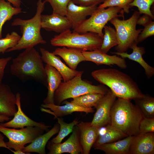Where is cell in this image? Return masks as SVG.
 I'll use <instances>...</instances> for the list:
<instances>
[{"label": "cell", "mask_w": 154, "mask_h": 154, "mask_svg": "<svg viewBox=\"0 0 154 154\" xmlns=\"http://www.w3.org/2000/svg\"><path fill=\"white\" fill-rule=\"evenodd\" d=\"M137 43L135 42L130 48L132 49L131 53L128 54L126 52H112L111 53L120 56L122 58H128L139 64L144 69L145 74L148 78H151L154 74V68L148 64L144 60L142 55L145 52L143 47L138 46Z\"/></svg>", "instance_id": "44dd1931"}, {"label": "cell", "mask_w": 154, "mask_h": 154, "mask_svg": "<svg viewBox=\"0 0 154 154\" xmlns=\"http://www.w3.org/2000/svg\"><path fill=\"white\" fill-rule=\"evenodd\" d=\"M140 133L154 132V117H144L139 125Z\"/></svg>", "instance_id": "d590c367"}, {"label": "cell", "mask_w": 154, "mask_h": 154, "mask_svg": "<svg viewBox=\"0 0 154 154\" xmlns=\"http://www.w3.org/2000/svg\"><path fill=\"white\" fill-rule=\"evenodd\" d=\"M42 28L48 31L60 33L72 28V25L66 16L52 13L50 15H41Z\"/></svg>", "instance_id": "ac0fdd59"}, {"label": "cell", "mask_w": 154, "mask_h": 154, "mask_svg": "<svg viewBox=\"0 0 154 154\" xmlns=\"http://www.w3.org/2000/svg\"><path fill=\"white\" fill-rule=\"evenodd\" d=\"M52 52L61 57L68 67L73 70H76L79 63L86 61L82 51L76 48L62 46L56 48Z\"/></svg>", "instance_id": "cb8c5ba5"}, {"label": "cell", "mask_w": 154, "mask_h": 154, "mask_svg": "<svg viewBox=\"0 0 154 154\" xmlns=\"http://www.w3.org/2000/svg\"><path fill=\"white\" fill-rule=\"evenodd\" d=\"M97 8V5H78L71 1L68 5L65 16L71 23L74 29L86 19L87 16L91 15Z\"/></svg>", "instance_id": "d6986e66"}, {"label": "cell", "mask_w": 154, "mask_h": 154, "mask_svg": "<svg viewBox=\"0 0 154 154\" xmlns=\"http://www.w3.org/2000/svg\"><path fill=\"white\" fill-rule=\"evenodd\" d=\"M105 127V132L98 137L93 147L94 148L105 143L116 141L127 136L109 124Z\"/></svg>", "instance_id": "4316f807"}, {"label": "cell", "mask_w": 154, "mask_h": 154, "mask_svg": "<svg viewBox=\"0 0 154 154\" xmlns=\"http://www.w3.org/2000/svg\"><path fill=\"white\" fill-rule=\"evenodd\" d=\"M82 52L86 61L92 62L98 66L102 64L109 66L116 65L122 69H125L127 67L125 59L116 55H108L99 49L91 51H82Z\"/></svg>", "instance_id": "9a60e30c"}, {"label": "cell", "mask_w": 154, "mask_h": 154, "mask_svg": "<svg viewBox=\"0 0 154 154\" xmlns=\"http://www.w3.org/2000/svg\"><path fill=\"white\" fill-rule=\"evenodd\" d=\"M154 132L140 133L135 135L129 154H154Z\"/></svg>", "instance_id": "2e32d148"}, {"label": "cell", "mask_w": 154, "mask_h": 154, "mask_svg": "<svg viewBox=\"0 0 154 154\" xmlns=\"http://www.w3.org/2000/svg\"><path fill=\"white\" fill-rule=\"evenodd\" d=\"M43 62L55 68L61 75L64 82L71 80L79 74L80 71L73 70L63 62L59 56L42 48H40Z\"/></svg>", "instance_id": "5bb4252c"}, {"label": "cell", "mask_w": 154, "mask_h": 154, "mask_svg": "<svg viewBox=\"0 0 154 154\" xmlns=\"http://www.w3.org/2000/svg\"><path fill=\"white\" fill-rule=\"evenodd\" d=\"M131 100L117 98L110 112V125L127 136H135L140 133V123L144 117Z\"/></svg>", "instance_id": "7a4b0ae2"}, {"label": "cell", "mask_w": 154, "mask_h": 154, "mask_svg": "<svg viewBox=\"0 0 154 154\" xmlns=\"http://www.w3.org/2000/svg\"><path fill=\"white\" fill-rule=\"evenodd\" d=\"M63 106L54 104H44L41 105L42 111L47 112L53 115L55 117H61L71 114L75 112L92 113L94 110L92 108H87L80 106L67 101H63Z\"/></svg>", "instance_id": "e0dca14e"}, {"label": "cell", "mask_w": 154, "mask_h": 154, "mask_svg": "<svg viewBox=\"0 0 154 154\" xmlns=\"http://www.w3.org/2000/svg\"><path fill=\"white\" fill-rule=\"evenodd\" d=\"M56 118L60 125V129L58 135L51 141L54 143H60L66 136L72 132L75 126L79 122L76 119L70 123H67L65 122L60 117Z\"/></svg>", "instance_id": "4dcf8cb0"}, {"label": "cell", "mask_w": 154, "mask_h": 154, "mask_svg": "<svg viewBox=\"0 0 154 154\" xmlns=\"http://www.w3.org/2000/svg\"><path fill=\"white\" fill-rule=\"evenodd\" d=\"M154 2V0H133L129 4V5L130 7H136L138 8L140 14H147L153 19L154 16L151 13L150 8Z\"/></svg>", "instance_id": "836d02e7"}, {"label": "cell", "mask_w": 154, "mask_h": 154, "mask_svg": "<svg viewBox=\"0 0 154 154\" xmlns=\"http://www.w3.org/2000/svg\"><path fill=\"white\" fill-rule=\"evenodd\" d=\"M83 71H80L70 80L61 83L54 95V104L60 105L65 100L88 93L105 94L109 89L104 85H93L91 82L82 79Z\"/></svg>", "instance_id": "5b68a950"}, {"label": "cell", "mask_w": 154, "mask_h": 154, "mask_svg": "<svg viewBox=\"0 0 154 154\" xmlns=\"http://www.w3.org/2000/svg\"><path fill=\"white\" fill-rule=\"evenodd\" d=\"M104 34L102 44L99 49L107 53L110 50L118 44V40L116 31L113 27L107 25L104 27Z\"/></svg>", "instance_id": "f1b7e54d"}, {"label": "cell", "mask_w": 154, "mask_h": 154, "mask_svg": "<svg viewBox=\"0 0 154 154\" xmlns=\"http://www.w3.org/2000/svg\"><path fill=\"white\" fill-rule=\"evenodd\" d=\"M134 136H128L118 141L102 144L94 149L106 154H129V147Z\"/></svg>", "instance_id": "d4e9b609"}, {"label": "cell", "mask_w": 154, "mask_h": 154, "mask_svg": "<svg viewBox=\"0 0 154 154\" xmlns=\"http://www.w3.org/2000/svg\"><path fill=\"white\" fill-rule=\"evenodd\" d=\"M143 116L147 118L154 117V98L148 94L134 100Z\"/></svg>", "instance_id": "83f0119b"}, {"label": "cell", "mask_w": 154, "mask_h": 154, "mask_svg": "<svg viewBox=\"0 0 154 154\" xmlns=\"http://www.w3.org/2000/svg\"><path fill=\"white\" fill-rule=\"evenodd\" d=\"M12 60L11 74L21 80H33L45 86L47 78L41 56L34 47L25 49Z\"/></svg>", "instance_id": "3957f363"}, {"label": "cell", "mask_w": 154, "mask_h": 154, "mask_svg": "<svg viewBox=\"0 0 154 154\" xmlns=\"http://www.w3.org/2000/svg\"><path fill=\"white\" fill-rule=\"evenodd\" d=\"M116 97L110 89L100 99L94 108L96 109L91 124L99 128L110 124V112Z\"/></svg>", "instance_id": "30bf717a"}, {"label": "cell", "mask_w": 154, "mask_h": 154, "mask_svg": "<svg viewBox=\"0 0 154 154\" xmlns=\"http://www.w3.org/2000/svg\"><path fill=\"white\" fill-rule=\"evenodd\" d=\"M47 78L48 92L44 104H54V95L63 80L60 73L54 67L46 64L44 67Z\"/></svg>", "instance_id": "603a6c76"}, {"label": "cell", "mask_w": 154, "mask_h": 154, "mask_svg": "<svg viewBox=\"0 0 154 154\" xmlns=\"http://www.w3.org/2000/svg\"><path fill=\"white\" fill-rule=\"evenodd\" d=\"M10 119V117L4 115H0V122L2 123L5 121H8Z\"/></svg>", "instance_id": "b9f144b4"}, {"label": "cell", "mask_w": 154, "mask_h": 154, "mask_svg": "<svg viewBox=\"0 0 154 154\" xmlns=\"http://www.w3.org/2000/svg\"><path fill=\"white\" fill-rule=\"evenodd\" d=\"M103 38L91 32L79 33L68 29L55 36L50 40L53 46H65L82 51H91L99 49L101 46Z\"/></svg>", "instance_id": "8992f818"}, {"label": "cell", "mask_w": 154, "mask_h": 154, "mask_svg": "<svg viewBox=\"0 0 154 154\" xmlns=\"http://www.w3.org/2000/svg\"><path fill=\"white\" fill-rule=\"evenodd\" d=\"M76 125L82 154H89L99 135L100 128L92 125L90 122L81 121Z\"/></svg>", "instance_id": "4fadbf2b"}, {"label": "cell", "mask_w": 154, "mask_h": 154, "mask_svg": "<svg viewBox=\"0 0 154 154\" xmlns=\"http://www.w3.org/2000/svg\"><path fill=\"white\" fill-rule=\"evenodd\" d=\"M47 148L49 150L48 154H61L66 153L70 154H82L76 125L74 127L72 134L66 141L62 143H56L51 141L48 142Z\"/></svg>", "instance_id": "8fae6325"}, {"label": "cell", "mask_w": 154, "mask_h": 154, "mask_svg": "<svg viewBox=\"0 0 154 154\" xmlns=\"http://www.w3.org/2000/svg\"><path fill=\"white\" fill-rule=\"evenodd\" d=\"M46 2L38 0L37 3L36 13L34 16L29 19L20 18L14 19L11 23L13 26L20 27L22 34L17 43L13 47L9 49L6 52L20 50L34 47L39 44H44L46 41L41 34V16L44 9Z\"/></svg>", "instance_id": "277c9868"}, {"label": "cell", "mask_w": 154, "mask_h": 154, "mask_svg": "<svg viewBox=\"0 0 154 154\" xmlns=\"http://www.w3.org/2000/svg\"><path fill=\"white\" fill-rule=\"evenodd\" d=\"M105 94L98 93H88L74 98L71 102L85 108L94 107L99 100Z\"/></svg>", "instance_id": "f546056e"}, {"label": "cell", "mask_w": 154, "mask_h": 154, "mask_svg": "<svg viewBox=\"0 0 154 154\" xmlns=\"http://www.w3.org/2000/svg\"><path fill=\"white\" fill-rule=\"evenodd\" d=\"M140 15L139 12L135 11L127 20H120L116 17L110 21L115 27L118 38V44L115 48L117 52H125L133 42L137 43V37L143 30L136 29L137 21Z\"/></svg>", "instance_id": "52a82bcc"}, {"label": "cell", "mask_w": 154, "mask_h": 154, "mask_svg": "<svg viewBox=\"0 0 154 154\" xmlns=\"http://www.w3.org/2000/svg\"><path fill=\"white\" fill-rule=\"evenodd\" d=\"M44 130L38 127L28 126L17 129L5 127L0 125V132L8 139L4 146L14 154L17 151H22L25 145L30 143L38 136L42 134Z\"/></svg>", "instance_id": "9c48e42d"}, {"label": "cell", "mask_w": 154, "mask_h": 154, "mask_svg": "<svg viewBox=\"0 0 154 154\" xmlns=\"http://www.w3.org/2000/svg\"><path fill=\"white\" fill-rule=\"evenodd\" d=\"M123 10L119 7H110L105 8H97L92 13L90 17L85 19L73 29V32L79 33L88 32L98 34L103 38L102 31L108 21L112 19L123 16Z\"/></svg>", "instance_id": "ba28073f"}, {"label": "cell", "mask_w": 154, "mask_h": 154, "mask_svg": "<svg viewBox=\"0 0 154 154\" xmlns=\"http://www.w3.org/2000/svg\"><path fill=\"white\" fill-rule=\"evenodd\" d=\"M46 2L50 3L52 9L53 13L65 16L67 7L69 3L72 0H44Z\"/></svg>", "instance_id": "e575fe53"}, {"label": "cell", "mask_w": 154, "mask_h": 154, "mask_svg": "<svg viewBox=\"0 0 154 154\" xmlns=\"http://www.w3.org/2000/svg\"><path fill=\"white\" fill-rule=\"evenodd\" d=\"M105 0H72L75 4L83 6L97 5L103 3Z\"/></svg>", "instance_id": "74e56055"}, {"label": "cell", "mask_w": 154, "mask_h": 154, "mask_svg": "<svg viewBox=\"0 0 154 154\" xmlns=\"http://www.w3.org/2000/svg\"><path fill=\"white\" fill-rule=\"evenodd\" d=\"M16 104L17 110L13 118L5 123H1L0 125L7 127L14 128H23L28 126L39 127L44 131H47L50 126L47 125L43 123L36 122L29 118L23 112L21 109V95L20 93L16 94Z\"/></svg>", "instance_id": "7c38bea8"}, {"label": "cell", "mask_w": 154, "mask_h": 154, "mask_svg": "<svg viewBox=\"0 0 154 154\" xmlns=\"http://www.w3.org/2000/svg\"><path fill=\"white\" fill-rule=\"evenodd\" d=\"M25 12L20 7L13 6L9 2L0 0V39L2 38V28L5 23L13 16Z\"/></svg>", "instance_id": "484cf974"}, {"label": "cell", "mask_w": 154, "mask_h": 154, "mask_svg": "<svg viewBox=\"0 0 154 154\" xmlns=\"http://www.w3.org/2000/svg\"><path fill=\"white\" fill-rule=\"evenodd\" d=\"M154 35V22L152 21L144 27L139 35L137 39V43L143 41L147 37Z\"/></svg>", "instance_id": "8d00e7d4"}, {"label": "cell", "mask_w": 154, "mask_h": 154, "mask_svg": "<svg viewBox=\"0 0 154 154\" xmlns=\"http://www.w3.org/2000/svg\"><path fill=\"white\" fill-rule=\"evenodd\" d=\"M13 5V6L20 7L21 4V0H6Z\"/></svg>", "instance_id": "60d3db41"}, {"label": "cell", "mask_w": 154, "mask_h": 154, "mask_svg": "<svg viewBox=\"0 0 154 154\" xmlns=\"http://www.w3.org/2000/svg\"><path fill=\"white\" fill-rule=\"evenodd\" d=\"M152 19L150 16L144 14L142 17L138 19L137 24L145 27L151 23L152 21Z\"/></svg>", "instance_id": "ab89813d"}, {"label": "cell", "mask_w": 154, "mask_h": 154, "mask_svg": "<svg viewBox=\"0 0 154 154\" xmlns=\"http://www.w3.org/2000/svg\"><path fill=\"white\" fill-rule=\"evenodd\" d=\"M91 74L95 80L108 87L117 98L134 100L144 94L129 76L117 69L103 68L93 71Z\"/></svg>", "instance_id": "6da1fadb"}, {"label": "cell", "mask_w": 154, "mask_h": 154, "mask_svg": "<svg viewBox=\"0 0 154 154\" xmlns=\"http://www.w3.org/2000/svg\"><path fill=\"white\" fill-rule=\"evenodd\" d=\"M11 59L12 57L11 56L0 58V84L2 83L5 67L8 62Z\"/></svg>", "instance_id": "f35d334b"}, {"label": "cell", "mask_w": 154, "mask_h": 154, "mask_svg": "<svg viewBox=\"0 0 154 154\" xmlns=\"http://www.w3.org/2000/svg\"><path fill=\"white\" fill-rule=\"evenodd\" d=\"M21 37L17 33L13 31L8 33L5 38L0 39V53L4 54L8 49L15 46Z\"/></svg>", "instance_id": "1f68e13d"}, {"label": "cell", "mask_w": 154, "mask_h": 154, "mask_svg": "<svg viewBox=\"0 0 154 154\" xmlns=\"http://www.w3.org/2000/svg\"><path fill=\"white\" fill-rule=\"evenodd\" d=\"M16 95L7 84H0V115L14 116L17 112Z\"/></svg>", "instance_id": "ffe728a7"}, {"label": "cell", "mask_w": 154, "mask_h": 154, "mask_svg": "<svg viewBox=\"0 0 154 154\" xmlns=\"http://www.w3.org/2000/svg\"><path fill=\"white\" fill-rule=\"evenodd\" d=\"M60 129L58 123L45 133L39 135L33 140L29 145L24 147L22 151L26 154L30 152H35L40 154H45V147L50 139L58 133Z\"/></svg>", "instance_id": "7402d4cb"}, {"label": "cell", "mask_w": 154, "mask_h": 154, "mask_svg": "<svg viewBox=\"0 0 154 154\" xmlns=\"http://www.w3.org/2000/svg\"><path fill=\"white\" fill-rule=\"evenodd\" d=\"M133 0H105L102 3L100 4L97 8H105L107 7H119L124 12L126 13H129V4Z\"/></svg>", "instance_id": "d6a6232c"}]
</instances>
